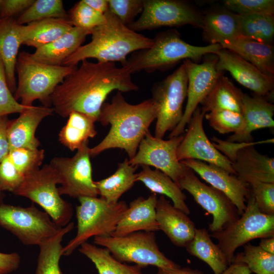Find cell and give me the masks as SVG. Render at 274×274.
I'll return each mask as SVG.
<instances>
[{
    "label": "cell",
    "instance_id": "cell-1",
    "mask_svg": "<svg viewBox=\"0 0 274 274\" xmlns=\"http://www.w3.org/2000/svg\"><path fill=\"white\" fill-rule=\"evenodd\" d=\"M79 67L67 76L51 96L54 111L63 118L73 112L85 114L97 121L101 108L113 91L138 90L130 70L114 62L82 61Z\"/></svg>",
    "mask_w": 274,
    "mask_h": 274
},
{
    "label": "cell",
    "instance_id": "cell-2",
    "mask_svg": "<svg viewBox=\"0 0 274 274\" xmlns=\"http://www.w3.org/2000/svg\"><path fill=\"white\" fill-rule=\"evenodd\" d=\"M156 115V107L151 98L132 105L117 91L111 101L104 102L101 108L97 121L104 126L109 124L111 127L99 144L89 148L90 157L108 149L119 148L127 153L129 160L132 159Z\"/></svg>",
    "mask_w": 274,
    "mask_h": 274
},
{
    "label": "cell",
    "instance_id": "cell-3",
    "mask_svg": "<svg viewBox=\"0 0 274 274\" xmlns=\"http://www.w3.org/2000/svg\"><path fill=\"white\" fill-rule=\"evenodd\" d=\"M105 15V22L92 30L91 41L80 47L62 65L77 66L84 60L95 58L99 62L119 61L122 66L130 53L152 46L153 39L131 30L109 10Z\"/></svg>",
    "mask_w": 274,
    "mask_h": 274
},
{
    "label": "cell",
    "instance_id": "cell-4",
    "mask_svg": "<svg viewBox=\"0 0 274 274\" xmlns=\"http://www.w3.org/2000/svg\"><path fill=\"white\" fill-rule=\"evenodd\" d=\"M221 48L219 44L191 45L182 39L176 29H169L157 34L149 48L135 52L122 66L127 67L131 74L142 71L149 73L163 71L182 60L196 62L204 55L216 54Z\"/></svg>",
    "mask_w": 274,
    "mask_h": 274
},
{
    "label": "cell",
    "instance_id": "cell-5",
    "mask_svg": "<svg viewBox=\"0 0 274 274\" xmlns=\"http://www.w3.org/2000/svg\"><path fill=\"white\" fill-rule=\"evenodd\" d=\"M77 66L52 65L34 60L30 53H19L16 71L18 83L14 96L27 107L38 100L43 106L51 107V98L56 87Z\"/></svg>",
    "mask_w": 274,
    "mask_h": 274
},
{
    "label": "cell",
    "instance_id": "cell-6",
    "mask_svg": "<svg viewBox=\"0 0 274 274\" xmlns=\"http://www.w3.org/2000/svg\"><path fill=\"white\" fill-rule=\"evenodd\" d=\"M76 207L77 232L62 249V256H69L91 237L110 236L128 206L125 201L108 202L97 197L84 196L78 198Z\"/></svg>",
    "mask_w": 274,
    "mask_h": 274
},
{
    "label": "cell",
    "instance_id": "cell-7",
    "mask_svg": "<svg viewBox=\"0 0 274 274\" xmlns=\"http://www.w3.org/2000/svg\"><path fill=\"white\" fill-rule=\"evenodd\" d=\"M59 183L55 169L50 164H45L27 175L13 193L39 205L55 224L63 227L70 223L73 208L61 197L57 187Z\"/></svg>",
    "mask_w": 274,
    "mask_h": 274
},
{
    "label": "cell",
    "instance_id": "cell-8",
    "mask_svg": "<svg viewBox=\"0 0 274 274\" xmlns=\"http://www.w3.org/2000/svg\"><path fill=\"white\" fill-rule=\"evenodd\" d=\"M210 235L217 239V245L229 265L240 247L254 239L274 236V215L261 212L250 192L246 209L238 218Z\"/></svg>",
    "mask_w": 274,
    "mask_h": 274
},
{
    "label": "cell",
    "instance_id": "cell-9",
    "mask_svg": "<svg viewBox=\"0 0 274 274\" xmlns=\"http://www.w3.org/2000/svg\"><path fill=\"white\" fill-rule=\"evenodd\" d=\"M94 243L107 249L121 262L134 263L141 267L153 265L163 269L180 267L160 251L153 232L137 231L121 236H95Z\"/></svg>",
    "mask_w": 274,
    "mask_h": 274
},
{
    "label": "cell",
    "instance_id": "cell-10",
    "mask_svg": "<svg viewBox=\"0 0 274 274\" xmlns=\"http://www.w3.org/2000/svg\"><path fill=\"white\" fill-rule=\"evenodd\" d=\"M188 80L183 64L163 80L155 83L152 97L157 109L154 136L163 139L181 121L183 106L187 97Z\"/></svg>",
    "mask_w": 274,
    "mask_h": 274
},
{
    "label": "cell",
    "instance_id": "cell-11",
    "mask_svg": "<svg viewBox=\"0 0 274 274\" xmlns=\"http://www.w3.org/2000/svg\"><path fill=\"white\" fill-rule=\"evenodd\" d=\"M0 226L25 245H38L56 234L58 226L45 212L28 207L0 203Z\"/></svg>",
    "mask_w": 274,
    "mask_h": 274
},
{
    "label": "cell",
    "instance_id": "cell-12",
    "mask_svg": "<svg viewBox=\"0 0 274 274\" xmlns=\"http://www.w3.org/2000/svg\"><path fill=\"white\" fill-rule=\"evenodd\" d=\"M143 4L140 17L128 26L134 31L185 25L201 27L202 13L189 2L182 0H143Z\"/></svg>",
    "mask_w": 274,
    "mask_h": 274
},
{
    "label": "cell",
    "instance_id": "cell-13",
    "mask_svg": "<svg viewBox=\"0 0 274 274\" xmlns=\"http://www.w3.org/2000/svg\"><path fill=\"white\" fill-rule=\"evenodd\" d=\"M177 183L212 215L213 221L209 226L211 233L221 231L239 217L237 208L224 193L202 182L188 167Z\"/></svg>",
    "mask_w": 274,
    "mask_h": 274
},
{
    "label": "cell",
    "instance_id": "cell-14",
    "mask_svg": "<svg viewBox=\"0 0 274 274\" xmlns=\"http://www.w3.org/2000/svg\"><path fill=\"white\" fill-rule=\"evenodd\" d=\"M213 144L231 162L234 175L250 184L254 182L274 183V158L259 153L254 145L256 142L234 144L213 138Z\"/></svg>",
    "mask_w": 274,
    "mask_h": 274
},
{
    "label": "cell",
    "instance_id": "cell-15",
    "mask_svg": "<svg viewBox=\"0 0 274 274\" xmlns=\"http://www.w3.org/2000/svg\"><path fill=\"white\" fill-rule=\"evenodd\" d=\"M88 143L79 149L72 157H55L50 164L56 171L61 186L60 195L73 198L97 197L98 192L92 179Z\"/></svg>",
    "mask_w": 274,
    "mask_h": 274
},
{
    "label": "cell",
    "instance_id": "cell-16",
    "mask_svg": "<svg viewBox=\"0 0 274 274\" xmlns=\"http://www.w3.org/2000/svg\"><path fill=\"white\" fill-rule=\"evenodd\" d=\"M217 57L215 54L208 56L201 63L189 59L183 61L188 80L187 104L182 118L173 130L169 138L184 133L185 127L198 105L209 94L218 78L223 74L216 66Z\"/></svg>",
    "mask_w": 274,
    "mask_h": 274
},
{
    "label": "cell",
    "instance_id": "cell-17",
    "mask_svg": "<svg viewBox=\"0 0 274 274\" xmlns=\"http://www.w3.org/2000/svg\"><path fill=\"white\" fill-rule=\"evenodd\" d=\"M184 133L168 140L156 138L148 131L141 141L134 156L128 159L132 166H152L169 176L176 183L187 166L178 159L177 149Z\"/></svg>",
    "mask_w": 274,
    "mask_h": 274
},
{
    "label": "cell",
    "instance_id": "cell-18",
    "mask_svg": "<svg viewBox=\"0 0 274 274\" xmlns=\"http://www.w3.org/2000/svg\"><path fill=\"white\" fill-rule=\"evenodd\" d=\"M206 114L201 108L198 107L193 113L187 132L178 147V159L180 161L187 159L203 161L234 175L231 162L215 147L205 133L203 121Z\"/></svg>",
    "mask_w": 274,
    "mask_h": 274
},
{
    "label": "cell",
    "instance_id": "cell-19",
    "mask_svg": "<svg viewBox=\"0 0 274 274\" xmlns=\"http://www.w3.org/2000/svg\"><path fill=\"white\" fill-rule=\"evenodd\" d=\"M217 70L228 72L241 85L253 92L255 95L272 102L274 79L262 73L254 65L230 50L221 48L215 54Z\"/></svg>",
    "mask_w": 274,
    "mask_h": 274
},
{
    "label": "cell",
    "instance_id": "cell-20",
    "mask_svg": "<svg viewBox=\"0 0 274 274\" xmlns=\"http://www.w3.org/2000/svg\"><path fill=\"white\" fill-rule=\"evenodd\" d=\"M180 162L192 169L211 186L224 193L236 207L239 216L243 213L250 192L247 183L214 164L194 159Z\"/></svg>",
    "mask_w": 274,
    "mask_h": 274
},
{
    "label": "cell",
    "instance_id": "cell-21",
    "mask_svg": "<svg viewBox=\"0 0 274 274\" xmlns=\"http://www.w3.org/2000/svg\"><path fill=\"white\" fill-rule=\"evenodd\" d=\"M241 114L244 118V126L239 131L228 137L227 142H252V133L254 131L274 127V105L264 97L250 96L244 93Z\"/></svg>",
    "mask_w": 274,
    "mask_h": 274
},
{
    "label": "cell",
    "instance_id": "cell-22",
    "mask_svg": "<svg viewBox=\"0 0 274 274\" xmlns=\"http://www.w3.org/2000/svg\"><path fill=\"white\" fill-rule=\"evenodd\" d=\"M156 217L159 230H162L174 245L185 248L193 238L196 228L194 222L163 195L157 199Z\"/></svg>",
    "mask_w": 274,
    "mask_h": 274
},
{
    "label": "cell",
    "instance_id": "cell-23",
    "mask_svg": "<svg viewBox=\"0 0 274 274\" xmlns=\"http://www.w3.org/2000/svg\"><path fill=\"white\" fill-rule=\"evenodd\" d=\"M54 112L51 107L32 106L10 120L7 134L10 150L39 149L41 143L36 136V130L42 121Z\"/></svg>",
    "mask_w": 274,
    "mask_h": 274
},
{
    "label": "cell",
    "instance_id": "cell-24",
    "mask_svg": "<svg viewBox=\"0 0 274 274\" xmlns=\"http://www.w3.org/2000/svg\"><path fill=\"white\" fill-rule=\"evenodd\" d=\"M158 198L152 193L148 198L139 197L132 200L123 214L111 236H121L137 231L159 230L156 217Z\"/></svg>",
    "mask_w": 274,
    "mask_h": 274
},
{
    "label": "cell",
    "instance_id": "cell-25",
    "mask_svg": "<svg viewBox=\"0 0 274 274\" xmlns=\"http://www.w3.org/2000/svg\"><path fill=\"white\" fill-rule=\"evenodd\" d=\"M201 28L209 44H219L241 37L238 15L223 6L214 7L202 12Z\"/></svg>",
    "mask_w": 274,
    "mask_h": 274
},
{
    "label": "cell",
    "instance_id": "cell-26",
    "mask_svg": "<svg viewBox=\"0 0 274 274\" xmlns=\"http://www.w3.org/2000/svg\"><path fill=\"white\" fill-rule=\"evenodd\" d=\"M91 32L73 26L70 30L51 43L36 49L31 57L41 63L62 65L64 60L73 54Z\"/></svg>",
    "mask_w": 274,
    "mask_h": 274
},
{
    "label": "cell",
    "instance_id": "cell-27",
    "mask_svg": "<svg viewBox=\"0 0 274 274\" xmlns=\"http://www.w3.org/2000/svg\"><path fill=\"white\" fill-rule=\"evenodd\" d=\"M14 18L0 19V57L3 62L7 83L12 93L17 87L16 64L22 45L21 29Z\"/></svg>",
    "mask_w": 274,
    "mask_h": 274
},
{
    "label": "cell",
    "instance_id": "cell-28",
    "mask_svg": "<svg viewBox=\"0 0 274 274\" xmlns=\"http://www.w3.org/2000/svg\"><path fill=\"white\" fill-rule=\"evenodd\" d=\"M220 45L222 48L235 52L264 74L274 79V49L272 44L240 37L225 41Z\"/></svg>",
    "mask_w": 274,
    "mask_h": 274
},
{
    "label": "cell",
    "instance_id": "cell-29",
    "mask_svg": "<svg viewBox=\"0 0 274 274\" xmlns=\"http://www.w3.org/2000/svg\"><path fill=\"white\" fill-rule=\"evenodd\" d=\"M141 166L142 169L136 174V182H142L153 193L168 197L175 208L187 215L190 214V210L185 202L186 195L177 183L158 169H152L147 165Z\"/></svg>",
    "mask_w": 274,
    "mask_h": 274
},
{
    "label": "cell",
    "instance_id": "cell-30",
    "mask_svg": "<svg viewBox=\"0 0 274 274\" xmlns=\"http://www.w3.org/2000/svg\"><path fill=\"white\" fill-rule=\"evenodd\" d=\"M73 26L68 19L49 18L22 25V45L36 49L57 39Z\"/></svg>",
    "mask_w": 274,
    "mask_h": 274
},
{
    "label": "cell",
    "instance_id": "cell-31",
    "mask_svg": "<svg viewBox=\"0 0 274 274\" xmlns=\"http://www.w3.org/2000/svg\"><path fill=\"white\" fill-rule=\"evenodd\" d=\"M138 166H132L125 158L118 164L115 173L102 180L94 181L98 194L109 203H115L123 194L131 189L136 182Z\"/></svg>",
    "mask_w": 274,
    "mask_h": 274
},
{
    "label": "cell",
    "instance_id": "cell-32",
    "mask_svg": "<svg viewBox=\"0 0 274 274\" xmlns=\"http://www.w3.org/2000/svg\"><path fill=\"white\" fill-rule=\"evenodd\" d=\"M185 248L191 255L207 264L214 274H221L229 265L222 251L213 242L206 228H196L193 238Z\"/></svg>",
    "mask_w": 274,
    "mask_h": 274
},
{
    "label": "cell",
    "instance_id": "cell-33",
    "mask_svg": "<svg viewBox=\"0 0 274 274\" xmlns=\"http://www.w3.org/2000/svg\"><path fill=\"white\" fill-rule=\"evenodd\" d=\"M243 94L222 74L201 102V108L206 113L213 110H227L241 114Z\"/></svg>",
    "mask_w": 274,
    "mask_h": 274
},
{
    "label": "cell",
    "instance_id": "cell-34",
    "mask_svg": "<svg viewBox=\"0 0 274 274\" xmlns=\"http://www.w3.org/2000/svg\"><path fill=\"white\" fill-rule=\"evenodd\" d=\"M67 117L66 124L58 134L59 141L74 151L89 143V139L96 135L95 121L87 115L78 112L71 113Z\"/></svg>",
    "mask_w": 274,
    "mask_h": 274
},
{
    "label": "cell",
    "instance_id": "cell-35",
    "mask_svg": "<svg viewBox=\"0 0 274 274\" xmlns=\"http://www.w3.org/2000/svg\"><path fill=\"white\" fill-rule=\"evenodd\" d=\"M80 247L79 252L94 263L99 274H143L141 267L123 264L105 248L98 247L87 242Z\"/></svg>",
    "mask_w": 274,
    "mask_h": 274
},
{
    "label": "cell",
    "instance_id": "cell-36",
    "mask_svg": "<svg viewBox=\"0 0 274 274\" xmlns=\"http://www.w3.org/2000/svg\"><path fill=\"white\" fill-rule=\"evenodd\" d=\"M74 227V223L70 222L62 227L56 234L39 246L35 274H62L59 267L60 258L62 256L61 242L64 236Z\"/></svg>",
    "mask_w": 274,
    "mask_h": 274
},
{
    "label": "cell",
    "instance_id": "cell-37",
    "mask_svg": "<svg viewBox=\"0 0 274 274\" xmlns=\"http://www.w3.org/2000/svg\"><path fill=\"white\" fill-rule=\"evenodd\" d=\"M238 16L241 37L272 44L274 39V15Z\"/></svg>",
    "mask_w": 274,
    "mask_h": 274
},
{
    "label": "cell",
    "instance_id": "cell-38",
    "mask_svg": "<svg viewBox=\"0 0 274 274\" xmlns=\"http://www.w3.org/2000/svg\"><path fill=\"white\" fill-rule=\"evenodd\" d=\"M49 18L68 19L61 0H36L16 19L20 25Z\"/></svg>",
    "mask_w": 274,
    "mask_h": 274
},
{
    "label": "cell",
    "instance_id": "cell-39",
    "mask_svg": "<svg viewBox=\"0 0 274 274\" xmlns=\"http://www.w3.org/2000/svg\"><path fill=\"white\" fill-rule=\"evenodd\" d=\"M233 261L244 263L256 274H274V255L259 245H245L243 252L234 256Z\"/></svg>",
    "mask_w": 274,
    "mask_h": 274
},
{
    "label": "cell",
    "instance_id": "cell-40",
    "mask_svg": "<svg viewBox=\"0 0 274 274\" xmlns=\"http://www.w3.org/2000/svg\"><path fill=\"white\" fill-rule=\"evenodd\" d=\"M68 19L73 26L92 32L106 21L105 14L98 12L81 0L69 10Z\"/></svg>",
    "mask_w": 274,
    "mask_h": 274
},
{
    "label": "cell",
    "instance_id": "cell-41",
    "mask_svg": "<svg viewBox=\"0 0 274 274\" xmlns=\"http://www.w3.org/2000/svg\"><path fill=\"white\" fill-rule=\"evenodd\" d=\"M204 117L210 125L221 134L236 133L244 124L242 114L227 110H216L207 113Z\"/></svg>",
    "mask_w": 274,
    "mask_h": 274
},
{
    "label": "cell",
    "instance_id": "cell-42",
    "mask_svg": "<svg viewBox=\"0 0 274 274\" xmlns=\"http://www.w3.org/2000/svg\"><path fill=\"white\" fill-rule=\"evenodd\" d=\"M8 157L16 168L24 177L40 168L44 157L43 149L17 148L10 150Z\"/></svg>",
    "mask_w": 274,
    "mask_h": 274
},
{
    "label": "cell",
    "instance_id": "cell-43",
    "mask_svg": "<svg viewBox=\"0 0 274 274\" xmlns=\"http://www.w3.org/2000/svg\"><path fill=\"white\" fill-rule=\"evenodd\" d=\"M223 6L241 16L274 14L273 0H225Z\"/></svg>",
    "mask_w": 274,
    "mask_h": 274
},
{
    "label": "cell",
    "instance_id": "cell-44",
    "mask_svg": "<svg viewBox=\"0 0 274 274\" xmlns=\"http://www.w3.org/2000/svg\"><path fill=\"white\" fill-rule=\"evenodd\" d=\"M143 7V0H109V10L127 26L142 13Z\"/></svg>",
    "mask_w": 274,
    "mask_h": 274
},
{
    "label": "cell",
    "instance_id": "cell-45",
    "mask_svg": "<svg viewBox=\"0 0 274 274\" xmlns=\"http://www.w3.org/2000/svg\"><path fill=\"white\" fill-rule=\"evenodd\" d=\"M29 107L18 102L10 91L7 83L5 66L0 57V116L20 114Z\"/></svg>",
    "mask_w": 274,
    "mask_h": 274
},
{
    "label": "cell",
    "instance_id": "cell-46",
    "mask_svg": "<svg viewBox=\"0 0 274 274\" xmlns=\"http://www.w3.org/2000/svg\"><path fill=\"white\" fill-rule=\"evenodd\" d=\"M248 185L259 210L264 214L274 215V183L257 182Z\"/></svg>",
    "mask_w": 274,
    "mask_h": 274
},
{
    "label": "cell",
    "instance_id": "cell-47",
    "mask_svg": "<svg viewBox=\"0 0 274 274\" xmlns=\"http://www.w3.org/2000/svg\"><path fill=\"white\" fill-rule=\"evenodd\" d=\"M24 177L14 166L8 156L0 162V191L13 193Z\"/></svg>",
    "mask_w": 274,
    "mask_h": 274
},
{
    "label": "cell",
    "instance_id": "cell-48",
    "mask_svg": "<svg viewBox=\"0 0 274 274\" xmlns=\"http://www.w3.org/2000/svg\"><path fill=\"white\" fill-rule=\"evenodd\" d=\"M35 0H0V19L22 14Z\"/></svg>",
    "mask_w": 274,
    "mask_h": 274
},
{
    "label": "cell",
    "instance_id": "cell-49",
    "mask_svg": "<svg viewBox=\"0 0 274 274\" xmlns=\"http://www.w3.org/2000/svg\"><path fill=\"white\" fill-rule=\"evenodd\" d=\"M20 263V256L17 253L0 252V274H9L17 269Z\"/></svg>",
    "mask_w": 274,
    "mask_h": 274
},
{
    "label": "cell",
    "instance_id": "cell-50",
    "mask_svg": "<svg viewBox=\"0 0 274 274\" xmlns=\"http://www.w3.org/2000/svg\"><path fill=\"white\" fill-rule=\"evenodd\" d=\"M9 121L8 115L0 116V162L10 151L7 134Z\"/></svg>",
    "mask_w": 274,
    "mask_h": 274
},
{
    "label": "cell",
    "instance_id": "cell-51",
    "mask_svg": "<svg viewBox=\"0 0 274 274\" xmlns=\"http://www.w3.org/2000/svg\"><path fill=\"white\" fill-rule=\"evenodd\" d=\"M248 266L243 262L233 261L221 274H251Z\"/></svg>",
    "mask_w": 274,
    "mask_h": 274
},
{
    "label": "cell",
    "instance_id": "cell-52",
    "mask_svg": "<svg viewBox=\"0 0 274 274\" xmlns=\"http://www.w3.org/2000/svg\"><path fill=\"white\" fill-rule=\"evenodd\" d=\"M157 274H204L201 271L192 269L190 267H181L180 266L174 269H163L158 268Z\"/></svg>",
    "mask_w": 274,
    "mask_h": 274
},
{
    "label": "cell",
    "instance_id": "cell-53",
    "mask_svg": "<svg viewBox=\"0 0 274 274\" xmlns=\"http://www.w3.org/2000/svg\"><path fill=\"white\" fill-rule=\"evenodd\" d=\"M95 11L105 14L109 10V0H83Z\"/></svg>",
    "mask_w": 274,
    "mask_h": 274
},
{
    "label": "cell",
    "instance_id": "cell-54",
    "mask_svg": "<svg viewBox=\"0 0 274 274\" xmlns=\"http://www.w3.org/2000/svg\"><path fill=\"white\" fill-rule=\"evenodd\" d=\"M259 246L264 251L274 255V236L261 238Z\"/></svg>",
    "mask_w": 274,
    "mask_h": 274
},
{
    "label": "cell",
    "instance_id": "cell-55",
    "mask_svg": "<svg viewBox=\"0 0 274 274\" xmlns=\"http://www.w3.org/2000/svg\"><path fill=\"white\" fill-rule=\"evenodd\" d=\"M4 196V192L0 191V203H3Z\"/></svg>",
    "mask_w": 274,
    "mask_h": 274
},
{
    "label": "cell",
    "instance_id": "cell-56",
    "mask_svg": "<svg viewBox=\"0 0 274 274\" xmlns=\"http://www.w3.org/2000/svg\"></svg>",
    "mask_w": 274,
    "mask_h": 274
}]
</instances>
